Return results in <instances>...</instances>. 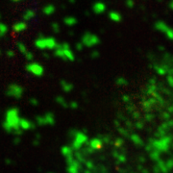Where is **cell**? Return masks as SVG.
<instances>
[{
	"label": "cell",
	"mask_w": 173,
	"mask_h": 173,
	"mask_svg": "<svg viewBox=\"0 0 173 173\" xmlns=\"http://www.w3.org/2000/svg\"><path fill=\"white\" fill-rule=\"evenodd\" d=\"M23 29H25V24H23V23H19L18 25H14V30L18 31V32H19V31H21Z\"/></svg>",
	"instance_id": "cell-1"
}]
</instances>
